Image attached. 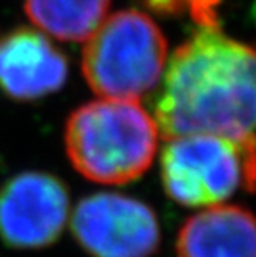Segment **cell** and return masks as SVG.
<instances>
[{
    "instance_id": "4",
    "label": "cell",
    "mask_w": 256,
    "mask_h": 257,
    "mask_svg": "<svg viewBox=\"0 0 256 257\" xmlns=\"http://www.w3.org/2000/svg\"><path fill=\"white\" fill-rule=\"evenodd\" d=\"M160 165L166 194L187 207L221 204L239 186L251 191L254 181V151L218 135L166 140Z\"/></svg>"
},
{
    "instance_id": "9",
    "label": "cell",
    "mask_w": 256,
    "mask_h": 257,
    "mask_svg": "<svg viewBox=\"0 0 256 257\" xmlns=\"http://www.w3.org/2000/svg\"><path fill=\"white\" fill-rule=\"evenodd\" d=\"M112 0H25V14L43 34L85 42L105 20Z\"/></svg>"
},
{
    "instance_id": "8",
    "label": "cell",
    "mask_w": 256,
    "mask_h": 257,
    "mask_svg": "<svg viewBox=\"0 0 256 257\" xmlns=\"http://www.w3.org/2000/svg\"><path fill=\"white\" fill-rule=\"evenodd\" d=\"M178 257H256L253 214L239 206L216 204L192 216L177 240Z\"/></svg>"
},
{
    "instance_id": "2",
    "label": "cell",
    "mask_w": 256,
    "mask_h": 257,
    "mask_svg": "<svg viewBox=\"0 0 256 257\" xmlns=\"http://www.w3.org/2000/svg\"><path fill=\"white\" fill-rule=\"evenodd\" d=\"M158 146L155 118L135 100L103 98L77 108L65 126L68 160L83 178L127 184L150 168Z\"/></svg>"
},
{
    "instance_id": "5",
    "label": "cell",
    "mask_w": 256,
    "mask_h": 257,
    "mask_svg": "<svg viewBox=\"0 0 256 257\" xmlns=\"http://www.w3.org/2000/svg\"><path fill=\"white\" fill-rule=\"evenodd\" d=\"M72 231L94 257H148L160 242V227L151 207L113 193L81 199L73 211Z\"/></svg>"
},
{
    "instance_id": "3",
    "label": "cell",
    "mask_w": 256,
    "mask_h": 257,
    "mask_svg": "<svg viewBox=\"0 0 256 257\" xmlns=\"http://www.w3.org/2000/svg\"><path fill=\"white\" fill-rule=\"evenodd\" d=\"M168 42L148 15L122 10L85 40L81 72L102 98L135 100L155 88L166 67Z\"/></svg>"
},
{
    "instance_id": "6",
    "label": "cell",
    "mask_w": 256,
    "mask_h": 257,
    "mask_svg": "<svg viewBox=\"0 0 256 257\" xmlns=\"http://www.w3.org/2000/svg\"><path fill=\"white\" fill-rule=\"evenodd\" d=\"M68 211V191L58 178L17 174L0 188V237L10 247H45L60 237Z\"/></svg>"
},
{
    "instance_id": "7",
    "label": "cell",
    "mask_w": 256,
    "mask_h": 257,
    "mask_svg": "<svg viewBox=\"0 0 256 257\" xmlns=\"http://www.w3.org/2000/svg\"><path fill=\"white\" fill-rule=\"evenodd\" d=\"M67 58L43 32L29 27L0 37V90L30 101L55 93L67 81Z\"/></svg>"
},
{
    "instance_id": "1",
    "label": "cell",
    "mask_w": 256,
    "mask_h": 257,
    "mask_svg": "<svg viewBox=\"0 0 256 257\" xmlns=\"http://www.w3.org/2000/svg\"><path fill=\"white\" fill-rule=\"evenodd\" d=\"M158 135H218L254 151V52L220 27L200 30L168 62L155 105Z\"/></svg>"
},
{
    "instance_id": "10",
    "label": "cell",
    "mask_w": 256,
    "mask_h": 257,
    "mask_svg": "<svg viewBox=\"0 0 256 257\" xmlns=\"http://www.w3.org/2000/svg\"><path fill=\"white\" fill-rule=\"evenodd\" d=\"M146 4L161 14L188 12L200 27H220L218 24L220 0H146Z\"/></svg>"
}]
</instances>
